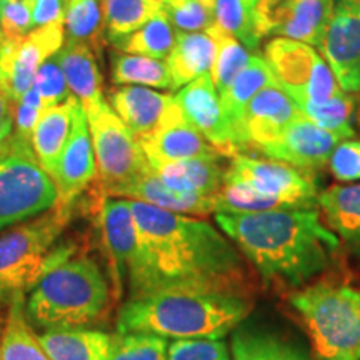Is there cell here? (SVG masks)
Wrapping results in <instances>:
<instances>
[{
  "label": "cell",
  "mask_w": 360,
  "mask_h": 360,
  "mask_svg": "<svg viewBox=\"0 0 360 360\" xmlns=\"http://www.w3.org/2000/svg\"><path fill=\"white\" fill-rule=\"evenodd\" d=\"M130 207L142 238L141 264L127 281L130 299L172 289L249 297L245 260L212 224L141 200Z\"/></svg>",
  "instance_id": "6da1fadb"
},
{
  "label": "cell",
  "mask_w": 360,
  "mask_h": 360,
  "mask_svg": "<svg viewBox=\"0 0 360 360\" xmlns=\"http://www.w3.org/2000/svg\"><path fill=\"white\" fill-rule=\"evenodd\" d=\"M215 222L265 285L294 292L326 272L340 249L315 209L215 214Z\"/></svg>",
  "instance_id": "7a4b0ae2"
},
{
  "label": "cell",
  "mask_w": 360,
  "mask_h": 360,
  "mask_svg": "<svg viewBox=\"0 0 360 360\" xmlns=\"http://www.w3.org/2000/svg\"><path fill=\"white\" fill-rule=\"evenodd\" d=\"M249 297L202 290H160L129 299L119 310L117 334L164 339H224L250 314Z\"/></svg>",
  "instance_id": "3957f363"
},
{
  "label": "cell",
  "mask_w": 360,
  "mask_h": 360,
  "mask_svg": "<svg viewBox=\"0 0 360 360\" xmlns=\"http://www.w3.org/2000/svg\"><path fill=\"white\" fill-rule=\"evenodd\" d=\"M110 282L96 259L72 254L30 290L25 300L27 319L44 332L90 326L109 309Z\"/></svg>",
  "instance_id": "277c9868"
},
{
  "label": "cell",
  "mask_w": 360,
  "mask_h": 360,
  "mask_svg": "<svg viewBox=\"0 0 360 360\" xmlns=\"http://www.w3.org/2000/svg\"><path fill=\"white\" fill-rule=\"evenodd\" d=\"M319 207L312 175L283 162L238 154L231 159L224 186L215 195V214H250Z\"/></svg>",
  "instance_id": "5b68a950"
},
{
  "label": "cell",
  "mask_w": 360,
  "mask_h": 360,
  "mask_svg": "<svg viewBox=\"0 0 360 360\" xmlns=\"http://www.w3.org/2000/svg\"><path fill=\"white\" fill-rule=\"evenodd\" d=\"M74 209L53 204L37 217L17 224L0 236V305L25 295L49 270L69 259L75 245H57Z\"/></svg>",
  "instance_id": "8992f818"
},
{
  "label": "cell",
  "mask_w": 360,
  "mask_h": 360,
  "mask_svg": "<svg viewBox=\"0 0 360 360\" xmlns=\"http://www.w3.org/2000/svg\"><path fill=\"white\" fill-rule=\"evenodd\" d=\"M319 360H360V289L317 282L290 295Z\"/></svg>",
  "instance_id": "52a82bcc"
},
{
  "label": "cell",
  "mask_w": 360,
  "mask_h": 360,
  "mask_svg": "<svg viewBox=\"0 0 360 360\" xmlns=\"http://www.w3.org/2000/svg\"><path fill=\"white\" fill-rule=\"evenodd\" d=\"M87 115L94 155L97 165V187L105 197L142 175L148 169L139 141L130 132L109 102Z\"/></svg>",
  "instance_id": "ba28073f"
},
{
  "label": "cell",
  "mask_w": 360,
  "mask_h": 360,
  "mask_svg": "<svg viewBox=\"0 0 360 360\" xmlns=\"http://www.w3.org/2000/svg\"><path fill=\"white\" fill-rule=\"evenodd\" d=\"M265 62L297 107L327 102L345 92L326 58L319 56L312 45L290 39H272L265 45Z\"/></svg>",
  "instance_id": "9c48e42d"
},
{
  "label": "cell",
  "mask_w": 360,
  "mask_h": 360,
  "mask_svg": "<svg viewBox=\"0 0 360 360\" xmlns=\"http://www.w3.org/2000/svg\"><path fill=\"white\" fill-rule=\"evenodd\" d=\"M56 200V184L34 152H20L0 162V231L37 217Z\"/></svg>",
  "instance_id": "30bf717a"
},
{
  "label": "cell",
  "mask_w": 360,
  "mask_h": 360,
  "mask_svg": "<svg viewBox=\"0 0 360 360\" xmlns=\"http://www.w3.org/2000/svg\"><path fill=\"white\" fill-rule=\"evenodd\" d=\"M64 40V24L39 27L19 39H4L0 47V90L13 105L32 87L40 65L60 51Z\"/></svg>",
  "instance_id": "8fae6325"
},
{
  "label": "cell",
  "mask_w": 360,
  "mask_h": 360,
  "mask_svg": "<svg viewBox=\"0 0 360 360\" xmlns=\"http://www.w3.org/2000/svg\"><path fill=\"white\" fill-rule=\"evenodd\" d=\"M97 224L109 254L110 277L117 290L124 278L127 282L134 276L142 257V238L130 200L122 197H98Z\"/></svg>",
  "instance_id": "7c38bea8"
},
{
  "label": "cell",
  "mask_w": 360,
  "mask_h": 360,
  "mask_svg": "<svg viewBox=\"0 0 360 360\" xmlns=\"http://www.w3.org/2000/svg\"><path fill=\"white\" fill-rule=\"evenodd\" d=\"M342 90H360V0H332L326 35L319 45Z\"/></svg>",
  "instance_id": "4fadbf2b"
},
{
  "label": "cell",
  "mask_w": 360,
  "mask_h": 360,
  "mask_svg": "<svg viewBox=\"0 0 360 360\" xmlns=\"http://www.w3.org/2000/svg\"><path fill=\"white\" fill-rule=\"evenodd\" d=\"M51 177L57 188L56 205L64 209H75V202L97 180L92 137L82 105L75 112L70 135L58 155Z\"/></svg>",
  "instance_id": "5bb4252c"
},
{
  "label": "cell",
  "mask_w": 360,
  "mask_h": 360,
  "mask_svg": "<svg viewBox=\"0 0 360 360\" xmlns=\"http://www.w3.org/2000/svg\"><path fill=\"white\" fill-rule=\"evenodd\" d=\"M342 141L335 134L323 130L302 115L289 127L254 152L270 160L283 162L300 172L314 175L328 164L332 150Z\"/></svg>",
  "instance_id": "9a60e30c"
},
{
  "label": "cell",
  "mask_w": 360,
  "mask_h": 360,
  "mask_svg": "<svg viewBox=\"0 0 360 360\" xmlns=\"http://www.w3.org/2000/svg\"><path fill=\"white\" fill-rule=\"evenodd\" d=\"M175 102L187 122L199 130L220 154L227 159L238 155L231 127L225 119L220 96L210 74L202 75L193 82L180 87Z\"/></svg>",
  "instance_id": "2e32d148"
},
{
  "label": "cell",
  "mask_w": 360,
  "mask_h": 360,
  "mask_svg": "<svg viewBox=\"0 0 360 360\" xmlns=\"http://www.w3.org/2000/svg\"><path fill=\"white\" fill-rule=\"evenodd\" d=\"M137 141L150 167L169 162L224 157L199 130L187 122L177 102L154 132Z\"/></svg>",
  "instance_id": "e0dca14e"
},
{
  "label": "cell",
  "mask_w": 360,
  "mask_h": 360,
  "mask_svg": "<svg viewBox=\"0 0 360 360\" xmlns=\"http://www.w3.org/2000/svg\"><path fill=\"white\" fill-rule=\"evenodd\" d=\"M332 0H281L265 20L264 37H283L319 47L326 35Z\"/></svg>",
  "instance_id": "ac0fdd59"
},
{
  "label": "cell",
  "mask_w": 360,
  "mask_h": 360,
  "mask_svg": "<svg viewBox=\"0 0 360 360\" xmlns=\"http://www.w3.org/2000/svg\"><path fill=\"white\" fill-rule=\"evenodd\" d=\"M295 102L278 84L264 87L247 105L244 132L247 154L278 137L283 130L302 117Z\"/></svg>",
  "instance_id": "d6986e66"
},
{
  "label": "cell",
  "mask_w": 360,
  "mask_h": 360,
  "mask_svg": "<svg viewBox=\"0 0 360 360\" xmlns=\"http://www.w3.org/2000/svg\"><path fill=\"white\" fill-rule=\"evenodd\" d=\"M107 102L135 139H141L159 127L175 105V97L142 85H114Z\"/></svg>",
  "instance_id": "ffe728a7"
},
{
  "label": "cell",
  "mask_w": 360,
  "mask_h": 360,
  "mask_svg": "<svg viewBox=\"0 0 360 360\" xmlns=\"http://www.w3.org/2000/svg\"><path fill=\"white\" fill-rule=\"evenodd\" d=\"M53 57L64 72L70 94L77 98L85 114L101 109L107 98L103 97V79L96 52L82 42L64 40Z\"/></svg>",
  "instance_id": "44dd1931"
},
{
  "label": "cell",
  "mask_w": 360,
  "mask_h": 360,
  "mask_svg": "<svg viewBox=\"0 0 360 360\" xmlns=\"http://www.w3.org/2000/svg\"><path fill=\"white\" fill-rule=\"evenodd\" d=\"M277 84L272 70L265 58L260 56H252L249 64L236 80L229 85L224 94H220V102L227 119L229 127H231L233 142L238 154H247V142L244 132V117L247 105L264 87Z\"/></svg>",
  "instance_id": "7402d4cb"
},
{
  "label": "cell",
  "mask_w": 360,
  "mask_h": 360,
  "mask_svg": "<svg viewBox=\"0 0 360 360\" xmlns=\"http://www.w3.org/2000/svg\"><path fill=\"white\" fill-rule=\"evenodd\" d=\"M114 197L141 200L146 202V204L159 207V209L184 215H192V217H207V215L215 214V197L175 192L157 177L154 170L150 169V165H148V169L142 175H139L137 179L129 182L127 186L119 188L114 193Z\"/></svg>",
  "instance_id": "603a6c76"
},
{
  "label": "cell",
  "mask_w": 360,
  "mask_h": 360,
  "mask_svg": "<svg viewBox=\"0 0 360 360\" xmlns=\"http://www.w3.org/2000/svg\"><path fill=\"white\" fill-rule=\"evenodd\" d=\"M227 157H209V159H188L150 167L157 177L175 192L199 193L215 197L224 186L227 172Z\"/></svg>",
  "instance_id": "cb8c5ba5"
},
{
  "label": "cell",
  "mask_w": 360,
  "mask_h": 360,
  "mask_svg": "<svg viewBox=\"0 0 360 360\" xmlns=\"http://www.w3.org/2000/svg\"><path fill=\"white\" fill-rule=\"evenodd\" d=\"M323 224L360 259V184L332 186L319 193Z\"/></svg>",
  "instance_id": "d4e9b609"
},
{
  "label": "cell",
  "mask_w": 360,
  "mask_h": 360,
  "mask_svg": "<svg viewBox=\"0 0 360 360\" xmlns=\"http://www.w3.org/2000/svg\"><path fill=\"white\" fill-rule=\"evenodd\" d=\"M79 107L80 103L77 98L70 96L58 105L45 107L35 124L30 146L40 167L49 175L53 172L58 155L69 139Z\"/></svg>",
  "instance_id": "484cf974"
},
{
  "label": "cell",
  "mask_w": 360,
  "mask_h": 360,
  "mask_svg": "<svg viewBox=\"0 0 360 360\" xmlns=\"http://www.w3.org/2000/svg\"><path fill=\"white\" fill-rule=\"evenodd\" d=\"M217 56V42L209 32H179L172 52L165 58L174 90L210 74Z\"/></svg>",
  "instance_id": "4316f807"
},
{
  "label": "cell",
  "mask_w": 360,
  "mask_h": 360,
  "mask_svg": "<svg viewBox=\"0 0 360 360\" xmlns=\"http://www.w3.org/2000/svg\"><path fill=\"white\" fill-rule=\"evenodd\" d=\"M52 360H110L114 335L94 328H56L39 335Z\"/></svg>",
  "instance_id": "83f0119b"
},
{
  "label": "cell",
  "mask_w": 360,
  "mask_h": 360,
  "mask_svg": "<svg viewBox=\"0 0 360 360\" xmlns=\"http://www.w3.org/2000/svg\"><path fill=\"white\" fill-rule=\"evenodd\" d=\"M0 360H52L27 319L25 295H15L8 302L0 327Z\"/></svg>",
  "instance_id": "f1b7e54d"
},
{
  "label": "cell",
  "mask_w": 360,
  "mask_h": 360,
  "mask_svg": "<svg viewBox=\"0 0 360 360\" xmlns=\"http://www.w3.org/2000/svg\"><path fill=\"white\" fill-rule=\"evenodd\" d=\"M231 352L233 360H312L290 340L257 328H236Z\"/></svg>",
  "instance_id": "f546056e"
},
{
  "label": "cell",
  "mask_w": 360,
  "mask_h": 360,
  "mask_svg": "<svg viewBox=\"0 0 360 360\" xmlns=\"http://www.w3.org/2000/svg\"><path fill=\"white\" fill-rule=\"evenodd\" d=\"M110 80L114 85H142L174 90L172 79L164 60L125 53L115 49L110 52Z\"/></svg>",
  "instance_id": "4dcf8cb0"
},
{
  "label": "cell",
  "mask_w": 360,
  "mask_h": 360,
  "mask_svg": "<svg viewBox=\"0 0 360 360\" xmlns=\"http://www.w3.org/2000/svg\"><path fill=\"white\" fill-rule=\"evenodd\" d=\"M65 40L89 45L101 58L109 44L103 27L101 0H67L64 13Z\"/></svg>",
  "instance_id": "1f68e13d"
},
{
  "label": "cell",
  "mask_w": 360,
  "mask_h": 360,
  "mask_svg": "<svg viewBox=\"0 0 360 360\" xmlns=\"http://www.w3.org/2000/svg\"><path fill=\"white\" fill-rule=\"evenodd\" d=\"M101 6L109 44L165 13L164 6L155 0H101Z\"/></svg>",
  "instance_id": "d6a6232c"
},
{
  "label": "cell",
  "mask_w": 360,
  "mask_h": 360,
  "mask_svg": "<svg viewBox=\"0 0 360 360\" xmlns=\"http://www.w3.org/2000/svg\"><path fill=\"white\" fill-rule=\"evenodd\" d=\"M175 40H177V30L170 24L167 15H159L135 32L125 35L112 42L115 51L125 53H135V56L152 57V58H167L172 52Z\"/></svg>",
  "instance_id": "836d02e7"
},
{
  "label": "cell",
  "mask_w": 360,
  "mask_h": 360,
  "mask_svg": "<svg viewBox=\"0 0 360 360\" xmlns=\"http://www.w3.org/2000/svg\"><path fill=\"white\" fill-rule=\"evenodd\" d=\"M259 0H214L215 24L231 34L249 52H257L260 37L257 29Z\"/></svg>",
  "instance_id": "e575fe53"
},
{
  "label": "cell",
  "mask_w": 360,
  "mask_h": 360,
  "mask_svg": "<svg viewBox=\"0 0 360 360\" xmlns=\"http://www.w3.org/2000/svg\"><path fill=\"white\" fill-rule=\"evenodd\" d=\"M207 32L217 42V56L210 70V77L220 96L245 69L252 56L233 35L225 32L217 24H214Z\"/></svg>",
  "instance_id": "d590c367"
},
{
  "label": "cell",
  "mask_w": 360,
  "mask_h": 360,
  "mask_svg": "<svg viewBox=\"0 0 360 360\" xmlns=\"http://www.w3.org/2000/svg\"><path fill=\"white\" fill-rule=\"evenodd\" d=\"M297 109L302 112L310 122L335 134L342 141L352 139L355 135L352 125L355 98L352 97V94L342 92L340 96L330 98L327 102L309 103V105H300Z\"/></svg>",
  "instance_id": "8d00e7d4"
},
{
  "label": "cell",
  "mask_w": 360,
  "mask_h": 360,
  "mask_svg": "<svg viewBox=\"0 0 360 360\" xmlns=\"http://www.w3.org/2000/svg\"><path fill=\"white\" fill-rule=\"evenodd\" d=\"M164 11L179 32H205L215 24L214 0H172Z\"/></svg>",
  "instance_id": "74e56055"
},
{
  "label": "cell",
  "mask_w": 360,
  "mask_h": 360,
  "mask_svg": "<svg viewBox=\"0 0 360 360\" xmlns=\"http://www.w3.org/2000/svg\"><path fill=\"white\" fill-rule=\"evenodd\" d=\"M169 342L148 334H117L110 360H167Z\"/></svg>",
  "instance_id": "f35d334b"
},
{
  "label": "cell",
  "mask_w": 360,
  "mask_h": 360,
  "mask_svg": "<svg viewBox=\"0 0 360 360\" xmlns=\"http://www.w3.org/2000/svg\"><path fill=\"white\" fill-rule=\"evenodd\" d=\"M167 360H233L222 339H177L169 344Z\"/></svg>",
  "instance_id": "ab89813d"
},
{
  "label": "cell",
  "mask_w": 360,
  "mask_h": 360,
  "mask_svg": "<svg viewBox=\"0 0 360 360\" xmlns=\"http://www.w3.org/2000/svg\"><path fill=\"white\" fill-rule=\"evenodd\" d=\"M32 85L39 92L44 107L58 105V103L65 102L72 96L69 85L65 82L64 72H62L56 57H51L40 65Z\"/></svg>",
  "instance_id": "60d3db41"
},
{
  "label": "cell",
  "mask_w": 360,
  "mask_h": 360,
  "mask_svg": "<svg viewBox=\"0 0 360 360\" xmlns=\"http://www.w3.org/2000/svg\"><path fill=\"white\" fill-rule=\"evenodd\" d=\"M45 109L40 101L39 92L32 85L13 105V135L22 142L29 143L32 139L35 124H37L40 114ZM32 147V146H30Z\"/></svg>",
  "instance_id": "b9f144b4"
},
{
  "label": "cell",
  "mask_w": 360,
  "mask_h": 360,
  "mask_svg": "<svg viewBox=\"0 0 360 360\" xmlns=\"http://www.w3.org/2000/svg\"><path fill=\"white\" fill-rule=\"evenodd\" d=\"M327 165L332 175L340 182L360 180V141H340L332 150Z\"/></svg>",
  "instance_id": "7bdbcfd3"
},
{
  "label": "cell",
  "mask_w": 360,
  "mask_h": 360,
  "mask_svg": "<svg viewBox=\"0 0 360 360\" xmlns=\"http://www.w3.org/2000/svg\"><path fill=\"white\" fill-rule=\"evenodd\" d=\"M0 27L4 39H19L32 32V13L27 0H6L0 4Z\"/></svg>",
  "instance_id": "ee69618b"
},
{
  "label": "cell",
  "mask_w": 360,
  "mask_h": 360,
  "mask_svg": "<svg viewBox=\"0 0 360 360\" xmlns=\"http://www.w3.org/2000/svg\"><path fill=\"white\" fill-rule=\"evenodd\" d=\"M32 13L34 29L64 24L67 0H27Z\"/></svg>",
  "instance_id": "f6af8a7d"
},
{
  "label": "cell",
  "mask_w": 360,
  "mask_h": 360,
  "mask_svg": "<svg viewBox=\"0 0 360 360\" xmlns=\"http://www.w3.org/2000/svg\"><path fill=\"white\" fill-rule=\"evenodd\" d=\"M13 132V103L0 90V141Z\"/></svg>",
  "instance_id": "bcb514c9"
},
{
  "label": "cell",
  "mask_w": 360,
  "mask_h": 360,
  "mask_svg": "<svg viewBox=\"0 0 360 360\" xmlns=\"http://www.w3.org/2000/svg\"><path fill=\"white\" fill-rule=\"evenodd\" d=\"M20 152H32V147L29 143L19 141L13 134L8 135L4 141H0V162L15 154H20Z\"/></svg>",
  "instance_id": "7dc6e473"
},
{
  "label": "cell",
  "mask_w": 360,
  "mask_h": 360,
  "mask_svg": "<svg viewBox=\"0 0 360 360\" xmlns=\"http://www.w3.org/2000/svg\"><path fill=\"white\" fill-rule=\"evenodd\" d=\"M278 4H281V0H259L257 12H255V15H257V29H259V34L262 39H264L262 29H264L265 20H267V17L274 12V8H276Z\"/></svg>",
  "instance_id": "c3c4849f"
},
{
  "label": "cell",
  "mask_w": 360,
  "mask_h": 360,
  "mask_svg": "<svg viewBox=\"0 0 360 360\" xmlns=\"http://www.w3.org/2000/svg\"><path fill=\"white\" fill-rule=\"evenodd\" d=\"M155 2H160L162 6H167V4L172 2V0H155Z\"/></svg>",
  "instance_id": "681fc988"
},
{
  "label": "cell",
  "mask_w": 360,
  "mask_h": 360,
  "mask_svg": "<svg viewBox=\"0 0 360 360\" xmlns=\"http://www.w3.org/2000/svg\"><path fill=\"white\" fill-rule=\"evenodd\" d=\"M2 42H4V32H2V27H0V47H2Z\"/></svg>",
  "instance_id": "f907efd6"
},
{
  "label": "cell",
  "mask_w": 360,
  "mask_h": 360,
  "mask_svg": "<svg viewBox=\"0 0 360 360\" xmlns=\"http://www.w3.org/2000/svg\"><path fill=\"white\" fill-rule=\"evenodd\" d=\"M2 2H6V0H0V4H2Z\"/></svg>",
  "instance_id": "816d5d0a"
}]
</instances>
